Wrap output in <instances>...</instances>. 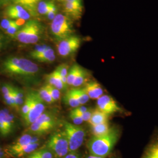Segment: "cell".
Masks as SVG:
<instances>
[{"label":"cell","mask_w":158,"mask_h":158,"mask_svg":"<svg viewBox=\"0 0 158 158\" xmlns=\"http://www.w3.org/2000/svg\"><path fill=\"white\" fill-rule=\"evenodd\" d=\"M35 122L49 127L53 129L56 124V118L52 113L49 112L44 113Z\"/></svg>","instance_id":"19"},{"label":"cell","mask_w":158,"mask_h":158,"mask_svg":"<svg viewBox=\"0 0 158 158\" xmlns=\"http://www.w3.org/2000/svg\"><path fill=\"white\" fill-rule=\"evenodd\" d=\"M32 103L27 115L23 118V121L27 125H30L44 113L45 106L44 102L40 97L38 92L32 91Z\"/></svg>","instance_id":"8"},{"label":"cell","mask_w":158,"mask_h":158,"mask_svg":"<svg viewBox=\"0 0 158 158\" xmlns=\"http://www.w3.org/2000/svg\"><path fill=\"white\" fill-rule=\"evenodd\" d=\"M63 158H80V156L77 153L75 152H70L66 155Z\"/></svg>","instance_id":"44"},{"label":"cell","mask_w":158,"mask_h":158,"mask_svg":"<svg viewBox=\"0 0 158 158\" xmlns=\"http://www.w3.org/2000/svg\"><path fill=\"white\" fill-rule=\"evenodd\" d=\"M43 34V27L35 19L27 21L19 29L16 36L18 40L23 44H35L37 43Z\"/></svg>","instance_id":"3"},{"label":"cell","mask_w":158,"mask_h":158,"mask_svg":"<svg viewBox=\"0 0 158 158\" xmlns=\"http://www.w3.org/2000/svg\"><path fill=\"white\" fill-rule=\"evenodd\" d=\"M53 155L47 148L36 149L30 153L26 158H53Z\"/></svg>","instance_id":"25"},{"label":"cell","mask_w":158,"mask_h":158,"mask_svg":"<svg viewBox=\"0 0 158 158\" xmlns=\"http://www.w3.org/2000/svg\"><path fill=\"white\" fill-rule=\"evenodd\" d=\"M5 109L0 110V134L2 136H7L4 121Z\"/></svg>","instance_id":"35"},{"label":"cell","mask_w":158,"mask_h":158,"mask_svg":"<svg viewBox=\"0 0 158 158\" xmlns=\"http://www.w3.org/2000/svg\"><path fill=\"white\" fill-rule=\"evenodd\" d=\"M1 37L0 36V48H1Z\"/></svg>","instance_id":"48"},{"label":"cell","mask_w":158,"mask_h":158,"mask_svg":"<svg viewBox=\"0 0 158 158\" xmlns=\"http://www.w3.org/2000/svg\"><path fill=\"white\" fill-rule=\"evenodd\" d=\"M70 91L76 98L81 106L84 105L90 100L89 97L87 95L83 87L74 88Z\"/></svg>","instance_id":"21"},{"label":"cell","mask_w":158,"mask_h":158,"mask_svg":"<svg viewBox=\"0 0 158 158\" xmlns=\"http://www.w3.org/2000/svg\"><path fill=\"white\" fill-rule=\"evenodd\" d=\"M49 47V46L46 45H39L36 46L35 47L34 50L31 52L30 56H32V55H35L39 54V53H40L44 52Z\"/></svg>","instance_id":"38"},{"label":"cell","mask_w":158,"mask_h":158,"mask_svg":"<svg viewBox=\"0 0 158 158\" xmlns=\"http://www.w3.org/2000/svg\"><path fill=\"white\" fill-rule=\"evenodd\" d=\"M3 70L7 74L25 78H31L39 72V67L30 60L18 57L6 59L2 64Z\"/></svg>","instance_id":"2"},{"label":"cell","mask_w":158,"mask_h":158,"mask_svg":"<svg viewBox=\"0 0 158 158\" xmlns=\"http://www.w3.org/2000/svg\"><path fill=\"white\" fill-rule=\"evenodd\" d=\"M6 155L5 151H4L1 148H0V158H4Z\"/></svg>","instance_id":"45"},{"label":"cell","mask_w":158,"mask_h":158,"mask_svg":"<svg viewBox=\"0 0 158 158\" xmlns=\"http://www.w3.org/2000/svg\"><path fill=\"white\" fill-rule=\"evenodd\" d=\"M52 130L50 127L44 125L40 124L36 122H34L32 124L29 125V132L37 135H40L45 134L47 132Z\"/></svg>","instance_id":"22"},{"label":"cell","mask_w":158,"mask_h":158,"mask_svg":"<svg viewBox=\"0 0 158 158\" xmlns=\"http://www.w3.org/2000/svg\"><path fill=\"white\" fill-rule=\"evenodd\" d=\"M93 110L88 109L84 113L80 114H75V115H78L79 117H80L82 118V119L83 120V121H88L89 122V121L90 120L91 117V115L93 114Z\"/></svg>","instance_id":"40"},{"label":"cell","mask_w":158,"mask_h":158,"mask_svg":"<svg viewBox=\"0 0 158 158\" xmlns=\"http://www.w3.org/2000/svg\"><path fill=\"white\" fill-rule=\"evenodd\" d=\"M64 101L67 105L73 108L81 106L78 100L76 99V98L70 90L68 91L66 93L65 96L64 97Z\"/></svg>","instance_id":"31"},{"label":"cell","mask_w":158,"mask_h":158,"mask_svg":"<svg viewBox=\"0 0 158 158\" xmlns=\"http://www.w3.org/2000/svg\"><path fill=\"white\" fill-rule=\"evenodd\" d=\"M70 117L71 119L73 121L74 124L76 125L81 124L84 122L83 120L80 117H79L77 115L73 114L72 113L70 114Z\"/></svg>","instance_id":"41"},{"label":"cell","mask_w":158,"mask_h":158,"mask_svg":"<svg viewBox=\"0 0 158 158\" xmlns=\"http://www.w3.org/2000/svg\"><path fill=\"white\" fill-rule=\"evenodd\" d=\"M57 1L60 2L61 3L65 2H69V1H81L82 2V0H57Z\"/></svg>","instance_id":"46"},{"label":"cell","mask_w":158,"mask_h":158,"mask_svg":"<svg viewBox=\"0 0 158 158\" xmlns=\"http://www.w3.org/2000/svg\"><path fill=\"white\" fill-rule=\"evenodd\" d=\"M40 145L39 142L30 143L28 145L24 146L22 148L17 150L11 154V156L15 158H22L23 156H28L30 153L36 151Z\"/></svg>","instance_id":"17"},{"label":"cell","mask_w":158,"mask_h":158,"mask_svg":"<svg viewBox=\"0 0 158 158\" xmlns=\"http://www.w3.org/2000/svg\"><path fill=\"white\" fill-rule=\"evenodd\" d=\"M63 132L68 139L69 152H75L85 141V132L82 127L66 122Z\"/></svg>","instance_id":"5"},{"label":"cell","mask_w":158,"mask_h":158,"mask_svg":"<svg viewBox=\"0 0 158 158\" xmlns=\"http://www.w3.org/2000/svg\"><path fill=\"white\" fill-rule=\"evenodd\" d=\"M20 28H21V27H19L17 25L16 21H15V23L14 24H13L10 27H9L7 29H6V32L8 35L14 36L17 35V32H18V31Z\"/></svg>","instance_id":"37"},{"label":"cell","mask_w":158,"mask_h":158,"mask_svg":"<svg viewBox=\"0 0 158 158\" xmlns=\"http://www.w3.org/2000/svg\"><path fill=\"white\" fill-rule=\"evenodd\" d=\"M90 99L97 100L103 95L104 91L101 85L97 81H87L83 87Z\"/></svg>","instance_id":"13"},{"label":"cell","mask_w":158,"mask_h":158,"mask_svg":"<svg viewBox=\"0 0 158 158\" xmlns=\"http://www.w3.org/2000/svg\"><path fill=\"white\" fill-rule=\"evenodd\" d=\"M32 94L31 91V92H29L26 96L24 100V102L22 106L21 115L23 118H25L28 114L32 106Z\"/></svg>","instance_id":"29"},{"label":"cell","mask_w":158,"mask_h":158,"mask_svg":"<svg viewBox=\"0 0 158 158\" xmlns=\"http://www.w3.org/2000/svg\"><path fill=\"white\" fill-rule=\"evenodd\" d=\"M80 68H81V66H80L79 64H74L72 66V68H70V69L69 70L68 76H67L68 85L72 86L74 80L79 73Z\"/></svg>","instance_id":"30"},{"label":"cell","mask_w":158,"mask_h":158,"mask_svg":"<svg viewBox=\"0 0 158 158\" xmlns=\"http://www.w3.org/2000/svg\"><path fill=\"white\" fill-rule=\"evenodd\" d=\"M37 92H38L40 97L41 98V99L44 101V102H46L49 104H51L54 102L51 97L49 92L46 89L45 85H44L43 87H42Z\"/></svg>","instance_id":"33"},{"label":"cell","mask_w":158,"mask_h":158,"mask_svg":"<svg viewBox=\"0 0 158 158\" xmlns=\"http://www.w3.org/2000/svg\"><path fill=\"white\" fill-rule=\"evenodd\" d=\"M65 15L69 18L80 19L83 13V3L81 1H69L62 3Z\"/></svg>","instance_id":"11"},{"label":"cell","mask_w":158,"mask_h":158,"mask_svg":"<svg viewBox=\"0 0 158 158\" xmlns=\"http://www.w3.org/2000/svg\"><path fill=\"white\" fill-rule=\"evenodd\" d=\"M14 87L11 85H4L2 87V93L6 104L8 106L11 105L13 102V93Z\"/></svg>","instance_id":"26"},{"label":"cell","mask_w":158,"mask_h":158,"mask_svg":"<svg viewBox=\"0 0 158 158\" xmlns=\"http://www.w3.org/2000/svg\"><path fill=\"white\" fill-rule=\"evenodd\" d=\"M32 136L29 134H23L20 136L16 141L12 143L11 145L7 147L6 149L5 150L6 155H11L12 153L14 152L17 150L22 148L24 146H26L31 142Z\"/></svg>","instance_id":"14"},{"label":"cell","mask_w":158,"mask_h":158,"mask_svg":"<svg viewBox=\"0 0 158 158\" xmlns=\"http://www.w3.org/2000/svg\"><path fill=\"white\" fill-rule=\"evenodd\" d=\"M51 30L52 35L59 41L72 35L73 33L70 18L62 14H57L52 21Z\"/></svg>","instance_id":"4"},{"label":"cell","mask_w":158,"mask_h":158,"mask_svg":"<svg viewBox=\"0 0 158 158\" xmlns=\"http://www.w3.org/2000/svg\"><path fill=\"white\" fill-rule=\"evenodd\" d=\"M6 17L10 19H23L28 21L31 17V15L26 9L23 6L19 5H11L8 6L5 11Z\"/></svg>","instance_id":"12"},{"label":"cell","mask_w":158,"mask_h":158,"mask_svg":"<svg viewBox=\"0 0 158 158\" xmlns=\"http://www.w3.org/2000/svg\"><path fill=\"white\" fill-rule=\"evenodd\" d=\"M15 23V20H12L10 19H4L1 21L0 27H1V28H2L6 31V29H7L9 27H10Z\"/></svg>","instance_id":"39"},{"label":"cell","mask_w":158,"mask_h":158,"mask_svg":"<svg viewBox=\"0 0 158 158\" xmlns=\"http://www.w3.org/2000/svg\"><path fill=\"white\" fill-rule=\"evenodd\" d=\"M31 57L37 61L43 63L53 62L56 59L55 52L50 46L44 52Z\"/></svg>","instance_id":"16"},{"label":"cell","mask_w":158,"mask_h":158,"mask_svg":"<svg viewBox=\"0 0 158 158\" xmlns=\"http://www.w3.org/2000/svg\"><path fill=\"white\" fill-rule=\"evenodd\" d=\"M141 158H158V135L153 137L145 148Z\"/></svg>","instance_id":"15"},{"label":"cell","mask_w":158,"mask_h":158,"mask_svg":"<svg viewBox=\"0 0 158 158\" xmlns=\"http://www.w3.org/2000/svg\"><path fill=\"white\" fill-rule=\"evenodd\" d=\"M89 108L85 106H80L74 108H73L70 113H73L74 114H82L85 112Z\"/></svg>","instance_id":"43"},{"label":"cell","mask_w":158,"mask_h":158,"mask_svg":"<svg viewBox=\"0 0 158 158\" xmlns=\"http://www.w3.org/2000/svg\"><path fill=\"white\" fill-rule=\"evenodd\" d=\"M57 72L62 77H67L68 72H69V66L67 64L63 63L62 64L59 65L57 68L55 69Z\"/></svg>","instance_id":"36"},{"label":"cell","mask_w":158,"mask_h":158,"mask_svg":"<svg viewBox=\"0 0 158 158\" xmlns=\"http://www.w3.org/2000/svg\"><path fill=\"white\" fill-rule=\"evenodd\" d=\"M111 127L108 123H104L101 124L97 125L94 126H91V132L93 136H100L104 135L108 132Z\"/></svg>","instance_id":"27"},{"label":"cell","mask_w":158,"mask_h":158,"mask_svg":"<svg viewBox=\"0 0 158 158\" xmlns=\"http://www.w3.org/2000/svg\"><path fill=\"white\" fill-rule=\"evenodd\" d=\"M45 86L48 91L49 92L53 102H56L60 99L61 94H60V91L59 90H58L56 87L49 85V84H46Z\"/></svg>","instance_id":"34"},{"label":"cell","mask_w":158,"mask_h":158,"mask_svg":"<svg viewBox=\"0 0 158 158\" xmlns=\"http://www.w3.org/2000/svg\"><path fill=\"white\" fill-rule=\"evenodd\" d=\"M57 14V7L55 4L53 6V7L51 9V10L48 12V13L46 14L47 18L48 19L52 21L55 17L56 16Z\"/></svg>","instance_id":"42"},{"label":"cell","mask_w":158,"mask_h":158,"mask_svg":"<svg viewBox=\"0 0 158 158\" xmlns=\"http://www.w3.org/2000/svg\"></svg>","instance_id":"49"},{"label":"cell","mask_w":158,"mask_h":158,"mask_svg":"<svg viewBox=\"0 0 158 158\" xmlns=\"http://www.w3.org/2000/svg\"><path fill=\"white\" fill-rule=\"evenodd\" d=\"M81 43L80 38L72 35L59 41L57 45V52L61 56H69L79 49Z\"/></svg>","instance_id":"7"},{"label":"cell","mask_w":158,"mask_h":158,"mask_svg":"<svg viewBox=\"0 0 158 158\" xmlns=\"http://www.w3.org/2000/svg\"><path fill=\"white\" fill-rule=\"evenodd\" d=\"M14 107L18 108L22 106L24 102L23 94L22 91L16 87L14 89Z\"/></svg>","instance_id":"32"},{"label":"cell","mask_w":158,"mask_h":158,"mask_svg":"<svg viewBox=\"0 0 158 158\" xmlns=\"http://www.w3.org/2000/svg\"><path fill=\"white\" fill-rule=\"evenodd\" d=\"M88 76L89 74L87 70L81 67L79 73L74 80L72 86L74 87V88H77L80 87L84 84L85 85L87 82Z\"/></svg>","instance_id":"23"},{"label":"cell","mask_w":158,"mask_h":158,"mask_svg":"<svg viewBox=\"0 0 158 158\" xmlns=\"http://www.w3.org/2000/svg\"><path fill=\"white\" fill-rule=\"evenodd\" d=\"M4 121H5V125H6V131L8 135L10 133H11L12 130L14 128L15 121H14V115L10 113L8 110H6V109H5Z\"/></svg>","instance_id":"28"},{"label":"cell","mask_w":158,"mask_h":158,"mask_svg":"<svg viewBox=\"0 0 158 158\" xmlns=\"http://www.w3.org/2000/svg\"><path fill=\"white\" fill-rule=\"evenodd\" d=\"M108 117L109 115H108L107 114L96 108V110H93L90 119L89 121V123L91 126H94L107 123L108 122Z\"/></svg>","instance_id":"18"},{"label":"cell","mask_w":158,"mask_h":158,"mask_svg":"<svg viewBox=\"0 0 158 158\" xmlns=\"http://www.w3.org/2000/svg\"><path fill=\"white\" fill-rule=\"evenodd\" d=\"M55 5L54 2L49 0H43L40 1L36 6L37 13L40 15H44L48 13L53 6Z\"/></svg>","instance_id":"24"},{"label":"cell","mask_w":158,"mask_h":158,"mask_svg":"<svg viewBox=\"0 0 158 158\" xmlns=\"http://www.w3.org/2000/svg\"><path fill=\"white\" fill-rule=\"evenodd\" d=\"M85 158H102V157H100V156H94V155H89V156H86Z\"/></svg>","instance_id":"47"},{"label":"cell","mask_w":158,"mask_h":158,"mask_svg":"<svg viewBox=\"0 0 158 158\" xmlns=\"http://www.w3.org/2000/svg\"><path fill=\"white\" fill-rule=\"evenodd\" d=\"M46 80L48 84L56 87L60 91L64 90L66 88L63 84L60 76L57 72L56 70L47 75Z\"/></svg>","instance_id":"20"},{"label":"cell","mask_w":158,"mask_h":158,"mask_svg":"<svg viewBox=\"0 0 158 158\" xmlns=\"http://www.w3.org/2000/svg\"><path fill=\"white\" fill-rule=\"evenodd\" d=\"M97 109L107 114L108 115L120 112L121 110L113 97L107 94L102 95L97 99Z\"/></svg>","instance_id":"9"},{"label":"cell","mask_w":158,"mask_h":158,"mask_svg":"<svg viewBox=\"0 0 158 158\" xmlns=\"http://www.w3.org/2000/svg\"><path fill=\"white\" fill-rule=\"evenodd\" d=\"M41 1L43 0H0V5L8 6L19 5L22 6L30 13L31 15L36 16L38 14L36 6Z\"/></svg>","instance_id":"10"},{"label":"cell","mask_w":158,"mask_h":158,"mask_svg":"<svg viewBox=\"0 0 158 158\" xmlns=\"http://www.w3.org/2000/svg\"><path fill=\"white\" fill-rule=\"evenodd\" d=\"M120 131L116 127H111L106 134L93 136L87 143V148L90 155L106 158L118 141Z\"/></svg>","instance_id":"1"},{"label":"cell","mask_w":158,"mask_h":158,"mask_svg":"<svg viewBox=\"0 0 158 158\" xmlns=\"http://www.w3.org/2000/svg\"><path fill=\"white\" fill-rule=\"evenodd\" d=\"M46 148L57 158H64L68 155L69 146L63 131L53 134L48 141Z\"/></svg>","instance_id":"6"}]
</instances>
